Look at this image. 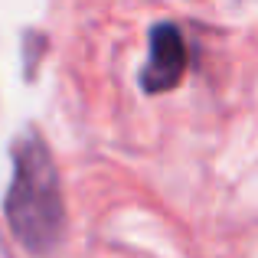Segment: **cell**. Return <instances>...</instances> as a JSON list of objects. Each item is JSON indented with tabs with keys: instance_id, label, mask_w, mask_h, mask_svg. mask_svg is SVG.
<instances>
[{
	"instance_id": "cell-1",
	"label": "cell",
	"mask_w": 258,
	"mask_h": 258,
	"mask_svg": "<svg viewBox=\"0 0 258 258\" xmlns=\"http://www.w3.org/2000/svg\"><path fill=\"white\" fill-rule=\"evenodd\" d=\"M4 213L17 242L33 255L52 252L62 239V183L46 141L33 131L13 144V176L4 196Z\"/></svg>"
},
{
	"instance_id": "cell-2",
	"label": "cell",
	"mask_w": 258,
	"mask_h": 258,
	"mask_svg": "<svg viewBox=\"0 0 258 258\" xmlns=\"http://www.w3.org/2000/svg\"><path fill=\"white\" fill-rule=\"evenodd\" d=\"M186 66H189V52L183 33L173 23H157L151 30V56H147V66L141 69V88L147 95L170 92L183 82Z\"/></svg>"
}]
</instances>
